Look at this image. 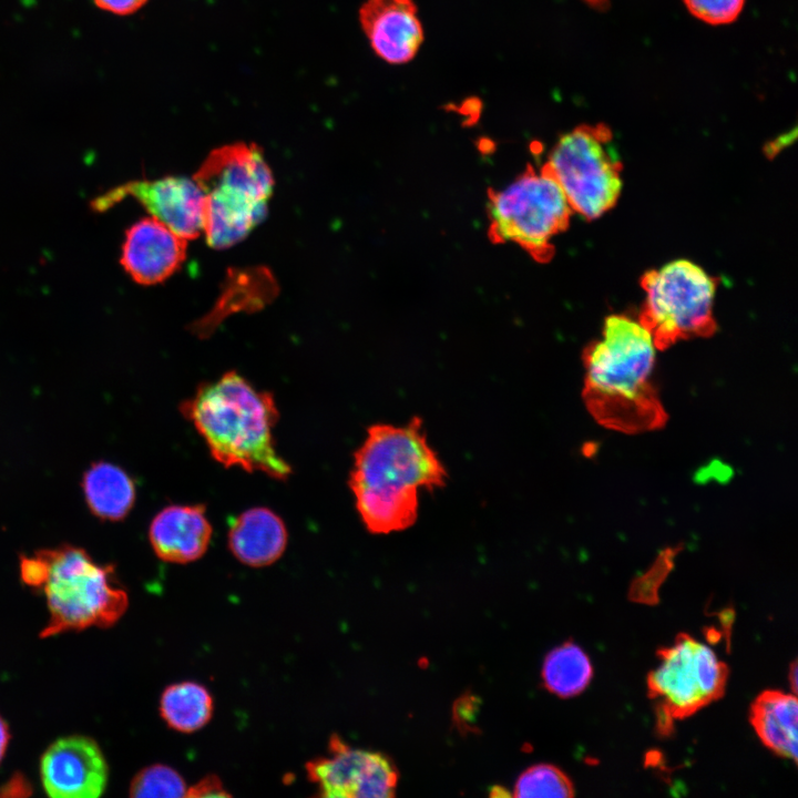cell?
Instances as JSON below:
<instances>
[{
  "mask_svg": "<svg viewBox=\"0 0 798 798\" xmlns=\"http://www.w3.org/2000/svg\"><path fill=\"white\" fill-rule=\"evenodd\" d=\"M126 197L137 201L152 217L186 241L203 232L204 195L194 180L166 176L130 181L93 198L91 207L102 213Z\"/></svg>",
  "mask_w": 798,
  "mask_h": 798,
  "instance_id": "obj_11",
  "label": "cell"
},
{
  "mask_svg": "<svg viewBox=\"0 0 798 798\" xmlns=\"http://www.w3.org/2000/svg\"><path fill=\"white\" fill-rule=\"evenodd\" d=\"M214 702L208 689L196 682L168 685L160 698V715L166 725L180 733L200 730L211 720Z\"/></svg>",
  "mask_w": 798,
  "mask_h": 798,
  "instance_id": "obj_19",
  "label": "cell"
},
{
  "mask_svg": "<svg viewBox=\"0 0 798 798\" xmlns=\"http://www.w3.org/2000/svg\"><path fill=\"white\" fill-rule=\"evenodd\" d=\"M193 180L204 195L203 232L211 247L237 244L265 218L274 178L256 144L215 149Z\"/></svg>",
  "mask_w": 798,
  "mask_h": 798,
  "instance_id": "obj_5",
  "label": "cell"
},
{
  "mask_svg": "<svg viewBox=\"0 0 798 798\" xmlns=\"http://www.w3.org/2000/svg\"><path fill=\"white\" fill-rule=\"evenodd\" d=\"M306 771L319 795L329 798H387L397 789L398 771L381 753L352 748L330 737L328 756L307 763Z\"/></svg>",
  "mask_w": 798,
  "mask_h": 798,
  "instance_id": "obj_10",
  "label": "cell"
},
{
  "mask_svg": "<svg viewBox=\"0 0 798 798\" xmlns=\"http://www.w3.org/2000/svg\"><path fill=\"white\" fill-rule=\"evenodd\" d=\"M187 797H222L229 796L224 789L222 781L215 776H208L196 785L188 787Z\"/></svg>",
  "mask_w": 798,
  "mask_h": 798,
  "instance_id": "obj_24",
  "label": "cell"
},
{
  "mask_svg": "<svg viewBox=\"0 0 798 798\" xmlns=\"http://www.w3.org/2000/svg\"><path fill=\"white\" fill-rule=\"evenodd\" d=\"M212 533L204 504H173L153 518L149 538L157 557L170 563L186 564L204 555Z\"/></svg>",
  "mask_w": 798,
  "mask_h": 798,
  "instance_id": "obj_15",
  "label": "cell"
},
{
  "mask_svg": "<svg viewBox=\"0 0 798 798\" xmlns=\"http://www.w3.org/2000/svg\"><path fill=\"white\" fill-rule=\"evenodd\" d=\"M108 774L100 746L80 735L57 739L40 760L43 788L53 798H96L106 787Z\"/></svg>",
  "mask_w": 798,
  "mask_h": 798,
  "instance_id": "obj_12",
  "label": "cell"
},
{
  "mask_svg": "<svg viewBox=\"0 0 798 798\" xmlns=\"http://www.w3.org/2000/svg\"><path fill=\"white\" fill-rule=\"evenodd\" d=\"M359 20L375 53L401 64L412 60L423 41V30L412 0H367Z\"/></svg>",
  "mask_w": 798,
  "mask_h": 798,
  "instance_id": "obj_14",
  "label": "cell"
},
{
  "mask_svg": "<svg viewBox=\"0 0 798 798\" xmlns=\"http://www.w3.org/2000/svg\"><path fill=\"white\" fill-rule=\"evenodd\" d=\"M571 208L586 219L610 211L622 191V162L605 124H583L563 134L543 166Z\"/></svg>",
  "mask_w": 798,
  "mask_h": 798,
  "instance_id": "obj_8",
  "label": "cell"
},
{
  "mask_svg": "<svg viewBox=\"0 0 798 798\" xmlns=\"http://www.w3.org/2000/svg\"><path fill=\"white\" fill-rule=\"evenodd\" d=\"M658 666L647 676L649 698L656 702L657 730L667 735L683 719L719 699L728 667L707 645L681 633L673 645L657 651Z\"/></svg>",
  "mask_w": 798,
  "mask_h": 798,
  "instance_id": "obj_9",
  "label": "cell"
},
{
  "mask_svg": "<svg viewBox=\"0 0 798 798\" xmlns=\"http://www.w3.org/2000/svg\"><path fill=\"white\" fill-rule=\"evenodd\" d=\"M82 488L90 511L102 520L120 521L134 505L131 477L110 462L93 463L83 475Z\"/></svg>",
  "mask_w": 798,
  "mask_h": 798,
  "instance_id": "obj_18",
  "label": "cell"
},
{
  "mask_svg": "<svg viewBox=\"0 0 798 798\" xmlns=\"http://www.w3.org/2000/svg\"><path fill=\"white\" fill-rule=\"evenodd\" d=\"M447 470L428 442L422 422L372 424L354 454L349 488L356 510L374 534L409 529L423 490L442 488Z\"/></svg>",
  "mask_w": 798,
  "mask_h": 798,
  "instance_id": "obj_1",
  "label": "cell"
},
{
  "mask_svg": "<svg viewBox=\"0 0 798 798\" xmlns=\"http://www.w3.org/2000/svg\"><path fill=\"white\" fill-rule=\"evenodd\" d=\"M187 786L178 771L163 764L143 768L131 781V797H185Z\"/></svg>",
  "mask_w": 798,
  "mask_h": 798,
  "instance_id": "obj_22",
  "label": "cell"
},
{
  "mask_svg": "<svg viewBox=\"0 0 798 798\" xmlns=\"http://www.w3.org/2000/svg\"><path fill=\"white\" fill-rule=\"evenodd\" d=\"M10 740L9 726L6 720L0 716V763L7 751Z\"/></svg>",
  "mask_w": 798,
  "mask_h": 798,
  "instance_id": "obj_26",
  "label": "cell"
},
{
  "mask_svg": "<svg viewBox=\"0 0 798 798\" xmlns=\"http://www.w3.org/2000/svg\"><path fill=\"white\" fill-rule=\"evenodd\" d=\"M186 247V239L162 222L142 218L126 229L120 263L134 282L154 285L180 268Z\"/></svg>",
  "mask_w": 798,
  "mask_h": 798,
  "instance_id": "obj_13",
  "label": "cell"
},
{
  "mask_svg": "<svg viewBox=\"0 0 798 798\" xmlns=\"http://www.w3.org/2000/svg\"><path fill=\"white\" fill-rule=\"evenodd\" d=\"M227 541L232 554L241 563L263 567L283 555L288 533L279 515L268 508L256 507L242 512L233 521Z\"/></svg>",
  "mask_w": 798,
  "mask_h": 798,
  "instance_id": "obj_16",
  "label": "cell"
},
{
  "mask_svg": "<svg viewBox=\"0 0 798 798\" xmlns=\"http://www.w3.org/2000/svg\"><path fill=\"white\" fill-rule=\"evenodd\" d=\"M180 411L204 439L212 458L224 467L277 480L290 475L291 467L279 456L274 440L279 413L273 395L256 389L236 371L201 383L180 405Z\"/></svg>",
  "mask_w": 798,
  "mask_h": 798,
  "instance_id": "obj_3",
  "label": "cell"
},
{
  "mask_svg": "<svg viewBox=\"0 0 798 798\" xmlns=\"http://www.w3.org/2000/svg\"><path fill=\"white\" fill-rule=\"evenodd\" d=\"M541 676L549 692L569 698L587 687L593 668L589 656L579 645L565 642L546 655Z\"/></svg>",
  "mask_w": 798,
  "mask_h": 798,
  "instance_id": "obj_20",
  "label": "cell"
},
{
  "mask_svg": "<svg viewBox=\"0 0 798 798\" xmlns=\"http://www.w3.org/2000/svg\"><path fill=\"white\" fill-rule=\"evenodd\" d=\"M572 213L561 187L544 167L530 168L493 192L488 204L493 239L515 244L541 262L552 256L553 239L566 229Z\"/></svg>",
  "mask_w": 798,
  "mask_h": 798,
  "instance_id": "obj_7",
  "label": "cell"
},
{
  "mask_svg": "<svg viewBox=\"0 0 798 798\" xmlns=\"http://www.w3.org/2000/svg\"><path fill=\"white\" fill-rule=\"evenodd\" d=\"M641 286L645 298L638 320L649 331L656 349L716 331L713 309L717 279L700 266L676 259L646 272Z\"/></svg>",
  "mask_w": 798,
  "mask_h": 798,
  "instance_id": "obj_6",
  "label": "cell"
},
{
  "mask_svg": "<svg viewBox=\"0 0 798 798\" xmlns=\"http://www.w3.org/2000/svg\"><path fill=\"white\" fill-rule=\"evenodd\" d=\"M789 677H790L789 682L791 684L792 692L796 693V690H797V663L796 662H794L790 666Z\"/></svg>",
  "mask_w": 798,
  "mask_h": 798,
  "instance_id": "obj_27",
  "label": "cell"
},
{
  "mask_svg": "<svg viewBox=\"0 0 798 798\" xmlns=\"http://www.w3.org/2000/svg\"><path fill=\"white\" fill-rule=\"evenodd\" d=\"M656 347L637 319L605 318L602 338L583 352V399L602 426L624 433L663 427L667 415L652 381Z\"/></svg>",
  "mask_w": 798,
  "mask_h": 798,
  "instance_id": "obj_2",
  "label": "cell"
},
{
  "mask_svg": "<svg viewBox=\"0 0 798 798\" xmlns=\"http://www.w3.org/2000/svg\"><path fill=\"white\" fill-rule=\"evenodd\" d=\"M749 719L766 747L797 763L798 705L794 695L779 690L760 693L751 704Z\"/></svg>",
  "mask_w": 798,
  "mask_h": 798,
  "instance_id": "obj_17",
  "label": "cell"
},
{
  "mask_svg": "<svg viewBox=\"0 0 798 798\" xmlns=\"http://www.w3.org/2000/svg\"><path fill=\"white\" fill-rule=\"evenodd\" d=\"M689 12L710 24H725L740 13L745 0H684Z\"/></svg>",
  "mask_w": 798,
  "mask_h": 798,
  "instance_id": "obj_23",
  "label": "cell"
},
{
  "mask_svg": "<svg viewBox=\"0 0 798 798\" xmlns=\"http://www.w3.org/2000/svg\"><path fill=\"white\" fill-rule=\"evenodd\" d=\"M95 6L117 16L132 14L142 8L147 0H93Z\"/></svg>",
  "mask_w": 798,
  "mask_h": 798,
  "instance_id": "obj_25",
  "label": "cell"
},
{
  "mask_svg": "<svg viewBox=\"0 0 798 798\" xmlns=\"http://www.w3.org/2000/svg\"><path fill=\"white\" fill-rule=\"evenodd\" d=\"M20 576L45 596L49 620L41 637L112 626L129 605L114 567L95 562L78 546L64 544L21 556Z\"/></svg>",
  "mask_w": 798,
  "mask_h": 798,
  "instance_id": "obj_4",
  "label": "cell"
},
{
  "mask_svg": "<svg viewBox=\"0 0 798 798\" xmlns=\"http://www.w3.org/2000/svg\"><path fill=\"white\" fill-rule=\"evenodd\" d=\"M515 797H572L574 786L557 767L538 764L525 769L514 785Z\"/></svg>",
  "mask_w": 798,
  "mask_h": 798,
  "instance_id": "obj_21",
  "label": "cell"
}]
</instances>
